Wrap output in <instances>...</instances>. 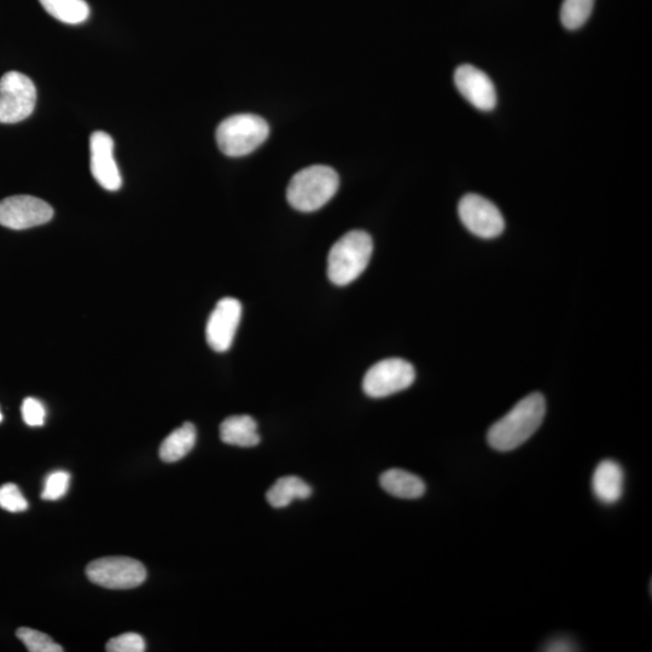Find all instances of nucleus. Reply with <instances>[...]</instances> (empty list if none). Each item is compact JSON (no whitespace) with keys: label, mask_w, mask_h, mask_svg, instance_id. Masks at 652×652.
<instances>
[{"label":"nucleus","mask_w":652,"mask_h":652,"mask_svg":"<svg viewBox=\"0 0 652 652\" xmlns=\"http://www.w3.org/2000/svg\"><path fill=\"white\" fill-rule=\"evenodd\" d=\"M106 650L109 652H143L145 640L137 633H125L109 640Z\"/></svg>","instance_id":"nucleus-23"},{"label":"nucleus","mask_w":652,"mask_h":652,"mask_svg":"<svg viewBox=\"0 0 652 652\" xmlns=\"http://www.w3.org/2000/svg\"><path fill=\"white\" fill-rule=\"evenodd\" d=\"M17 638L25 644L28 651L31 652H62L64 649L61 645L54 642V639L43 632L32 630V628L21 627L16 632Z\"/></svg>","instance_id":"nucleus-20"},{"label":"nucleus","mask_w":652,"mask_h":652,"mask_svg":"<svg viewBox=\"0 0 652 652\" xmlns=\"http://www.w3.org/2000/svg\"><path fill=\"white\" fill-rule=\"evenodd\" d=\"M339 186V174L334 168L323 165L311 166L291 178L287 199L296 211L316 212L333 199Z\"/></svg>","instance_id":"nucleus-2"},{"label":"nucleus","mask_w":652,"mask_h":652,"mask_svg":"<svg viewBox=\"0 0 652 652\" xmlns=\"http://www.w3.org/2000/svg\"><path fill=\"white\" fill-rule=\"evenodd\" d=\"M416 380L415 368L404 359L382 360L370 368L364 377L363 389L370 398H386L403 392Z\"/></svg>","instance_id":"nucleus-7"},{"label":"nucleus","mask_w":652,"mask_h":652,"mask_svg":"<svg viewBox=\"0 0 652 652\" xmlns=\"http://www.w3.org/2000/svg\"><path fill=\"white\" fill-rule=\"evenodd\" d=\"M91 173L96 182L108 191H118L122 185L118 163L114 157V141L108 133L97 131L90 141Z\"/></svg>","instance_id":"nucleus-11"},{"label":"nucleus","mask_w":652,"mask_h":652,"mask_svg":"<svg viewBox=\"0 0 652 652\" xmlns=\"http://www.w3.org/2000/svg\"><path fill=\"white\" fill-rule=\"evenodd\" d=\"M381 487L390 496L400 499H418L426 493V483L415 474L401 469H390L380 477Z\"/></svg>","instance_id":"nucleus-14"},{"label":"nucleus","mask_w":652,"mask_h":652,"mask_svg":"<svg viewBox=\"0 0 652 652\" xmlns=\"http://www.w3.org/2000/svg\"><path fill=\"white\" fill-rule=\"evenodd\" d=\"M197 432L194 424L184 423L182 427L174 430L173 433L163 440L160 447V458L165 463H176L188 456L195 447Z\"/></svg>","instance_id":"nucleus-16"},{"label":"nucleus","mask_w":652,"mask_h":652,"mask_svg":"<svg viewBox=\"0 0 652 652\" xmlns=\"http://www.w3.org/2000/svg\"><path fill=\"white\" fill-rule=\"evenodd\" d=\"M220 438L227 445L254 447L260 442L258 424L247 415L231 416L221 423Z\"/></svg>","instance_id":"nucleus-15"},{"label":"nucleus","mask_w":652,"mask_h":652,"mask_svg":"<svg viewBox=\"0 0 652 652\" xmlns=\"http://www.w3.org/2000/svg\"><path fill=\"white\" fill-rule=\"evenodd\" d=\"M625 475L621 465L614 461H603L593 473V493L603 504L619 502L624 493Z\"/></svg>","instance_id":"nucleus-13"},{"label":"nucleus","mask_w":652,"mask_h":652,"mask_svg":"<svg viewBox=\"0 0 652 652\" xmlns=\"http://www.w3.org/2000/svg\"><path fill=\"white\" fill-rule=\"evenodd\" d=\"M71 486V475L67 471H54L45 479L42 499L55 502L66 496Z\"/></svg>","instance_id":"nucleus-21"},{"label":"nucleus","mask_w":652,"mask_h":652,"mask_svg":"<svg viewBox=\"0 0 652 652\" xmlns=\"http://www.w3.org/2000/svg\"><path fill=\"white\" fill-rule=\"evenodd\" d=\"M242 317L241 302L234 298L220 300L208 319L206 337L209 347L218 353L229 351Z\"/></svg>","instance_id":"nucleus-10"},{"label":"nucleus","mask_w":652,"mask_h":652,"mask_svg":"<svg viewBox=\"0 0 652 652\" xmlns=\"http://www.w3.org/2000/svg\"><path fill=\"white\" fill-rule=\"evenodd\" d=\"M93 584L110 590H131L147 580V569L130 557H104L92 561L86 568Z\"/></svg>","instance_id":"nucleus-5"},{"label":"nucleus","mask_w":652,"mask_h":652,"mask_svg":"<svg viewBox=\"0 0 652 652\" xmlns=\"http://www.w3.org/2000/svg\"><path fill=\"white\" fill-rule=\"evenodd\" d=\"M2 421H3V415H2V412H0V422H2Z\"/></svg>","instance_id":"nucleus-26"},{"label":"nucleus","mask_w":652,"mask_h":652,"mask_svg":"<svg viewBox=\"0 0 652 652\" xmlns=\"http://www.w3.org/2000/svg\"><path fill=\"white\" fill-rule=\"evenodd\" d=\"M46 13L67 25H79L90 16V7L85 0H39Z\"/></svg>","instance_id":"nucleus-18"},{"label":"nucleus","mask_w":652,"mask_h":652,"mask_svg":"<svg viewBox=\"0 0 652 652\" xmlns=\"http://www.w3.org/2000/svg\"><path fill=\"white\" fill-rule=\"evenodd\" d=\"M54 209L38 197L20 195L0 201V225L11 230H26L49 223Z\"/></svg>","instance_id":"nucleus-9"},{"label":"nucleus","mask_w":652,"mask_h":652,"mask_svg":"<svg viewBox=\"0 0 652 652\" xmlns=\"http://www.w3.org/2000/svg\"><path fill=\"white\" fill-rule=\"evenodd\" d=\"M462 223L477 237L496 238L503 234L505 221L498 207L480 195H465L458 206Z\"/></svg>","instance_id":"nucleus-8"},{"label":"nucleus","mask_w":652,"mask_h":652,"mask_svg":"<svg viewBox=\"0 0 652 652\" xmlns=\"http://www.w3.org/2000/svg\"><path fill=\"white\" fill-rule=\"evenodd\" d=\"M546 401L540 393L529 394L514 409L488 430L489 446L498 452H510L525 444L543 424Z\"/></svg>","instance_id":"nucleus-1"},{"label":"nucleus","mask_w":652,"mask_h":652,"mask_svg":"<svg viewBox=\"0 0 652 652\" xmlns=\"http://www.w3.org/2000/svg\"><path fill=\"white\" fill-rule=\"evenodd\" d=\"M0 508L9 512H22L28 509V502L15 483H5L0 487Z\"/></svg>","instance_id":"nucleus-22"},{"label":"nucleus","mask_w":652,"mask_h":652,"mask_svg":"<svg viewBox=\"0 0 652 652\" xmlns=\"http://www.w3.org/2000/svg\"><path fill=\"white\" fill-rule=\"evenodd\" d=\"M23 421L29 427H42L45 423L46 410L45 406L38 399L27 398L23 401L22 407Z\"/></svg>","instance_id":"nucleus-24"},{"label":"nucleus","mask_w":652,"mask_h":652,"mask_svg":"<svg viewBox=\"0 0 652 652\" xmlns=\"http://www.w3.org/2000/svg\"><path fill=\"white\" fill-rule=\"evenodd\" d=\"M576 645L573 642L572 639L566 638V637H558L555 639L550 640L549 643L546 644L544 651H549V652H569V651H576L578 649H575Z\"/></svg>","instance_id":"nucleus-25"},{"label":"nucleus","mask_w":652,"mask_h":652,"mask_svg":"<svg viewBox=\"0 0 652 652\" xmlns=\"http://www.w3.org/2000/svg\"><path fill=\"white\" fill-rule=\"evenodd\" d=\"M270 135V127L259 115L237 114L225 119L217 128L221 153L230 157L252 154Z\"/></svg>","instance_id":"nucleus-4"},{"label":"nucleus","mask_w":652,"mask_h":652,"mask_svg":"<svg viewBox=\"0 0 652 652\" xmlns=\"http://www.w3.org/2000/svg\"><path fill=\"white\" fill-rule=\"evenodd\" d=\"M37 89L27 75L9 72L0 79V124H17L34 112Z\"/></svg>","instance_id":"nucleus-6"},{"label":"nucleus","mask_w":652,"mask_h":652,"mask_svg":"<svg viewBox=\"0 0 652 652\" xmlns=\"http://www.w3.org/2000/svg\"><path fill=\"white\" fill-rule=\"evenodd\" d=\"M374 250L372 238L365 231L348 232L331 248L328 258V276L339 287L351 284L368 267Z\"/></svg>","instance_id":"nucleus-3"},{"label":"nucleus","mask_w":652,"mask_h":652,"mask_svg":"<svg viewBox=\"0 0 652 652\" xmlns=\"http://www.w3.org/2000/svg\"><path fill=\"white\" fill-rule=\"evenodd\" d=\"M312 496V488L300 477L285 476L267 491V502L273 508L283 509L295 499L305 500Z\"/></svg>","instance_id":"nucleus-17"},{"label":"nucleus","mask_w":652,"mask_h":652,"mask_svg":"<svg viewBox=\"0 0 652 652\" xmlns=\"http://www.w3.org/2000/svg\"><path fill=\"white\" fill-rule=\"evenodd\" d=\"M454 84L461 95L482 112L496 108L497 92L493 81L485 72L470 64H463L454 73Z\"/></svg>","instance_id":"nucleus-12"},{"label":"nucleus","mask_w":652,"mask_h":652,"mask_svg":"<svg viewBox=\"0 0 652 652\" xmlns=\"http://www.w3.org/2000/svg\"><path fill=\"white\" fill-rule=\"evenodd\" d=\"M595 0H564L561 9L562 25L575 31L590 19Z\"/></svg>","instance_id":"nucleus-19"}]
</instances>
